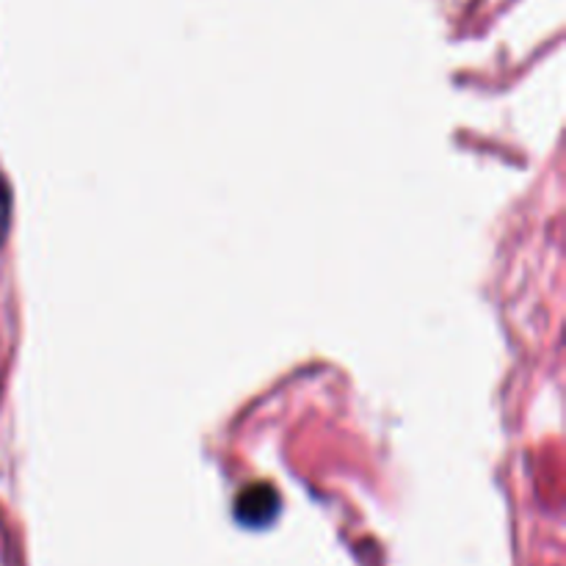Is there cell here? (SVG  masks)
<instances>
[{"instance_id": "1", "label": "cell", "mask_w": 566, "mask_h": 566, "mask_svg": "<svg viewBox=\"0 0 566 566\" xmlns=\"http://www.w3.org/2000/svg\"><path fill=\"white\" fill-rule=\"evenodd\" d=\"M280 514V497L269 484H252L235 501L238 523L247 528H265Z\"/></svg>"}, {"instance_id": "2", "label": "cell", "mask_w": 566, "mask_h": 566, "mask_svg": "<svg viewBox=\"0 0 566 566\" xmlns=\"http://www.w3.org/2000/svg\"><path fill=\"white\" fill-rule=\"evenodd\" d=\"M9 213H11L9 188H6V182L0 180V241H3L6 232H9Z\"/></svg>"}]
</instances>
